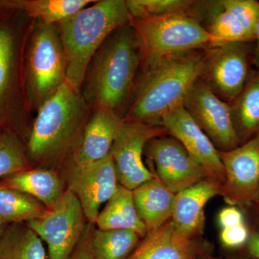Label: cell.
I'll return each mask as SVG.
<instances>
[{
	"instance_id": "6da1fadb",
	"label": "cell",
	"mask_w": 259,
	"mask_h": 259,
	"mask_svg": "<svg viewBox=\"0 0 259 259\" xmlns=\"http://www.w3.org/2000/svg\"><path fill=\"white\" fill-rule=\"evenodd\" d=\"M206 55L194 51L145 68L125 120L159 125L161 116L182 105L202 76Z\"/></svg>"
},
{
	"instance_id": "7a4b0ae2",
	"label": "cell",
	"mask_w": 259,
	"mask_h": 259,
	"mask_svg": "<svg viewBox=\"0 0 259 259\" xmlns=\"http://www.w3.org/2000/svg\"><path fill=\"white\" fill-rule=\"evenodd\" d=\"M141 61L139 37L134 25L127 24L112 33L94 56L85 75V96L97 108L117 112L128 97Z\"/></svg>"
},
{
	"instance_id": "3957f363",
	"label": "cell",
	"mask_w": 259,
	"mask_h": 259,
	"mask_svg": "<svg viewBox=\"0 0 259 259\" xmlns=\"http://www.w3.org/2000/svg\"><path fill=\"white\" fill-rule=\"evenodd\" d=\"M131 20L126 1L103 0L59 23L66 63L65 81L79 90L97 51L112 33Z\"/></svg>"
},
{
	"instance_id": "277c9868",
	"label": "cell",
	"mask_w": 259,
	"mask_h": 259,
	"mask_svg": "<svg viewBox=\"0 0 259 259\" xmlns=\"http://www.w3.org/2000/svg\"><path fill=\"white\" fill-rule=\"evenodd\" d=\"M86 105L79 90L64 81L42 103L26 146L30 161L54 160L69 147L82 122Z\"/></svg>"
},
{
	"instance_id": "5b68a950",
	"label": "cell",
	"mask_w": 259,
	"mask_h": 259,
	"mask_svg": "<svg viewBox=\"0 0 259 259\" xmlns=\"http://www.w3.org/2000/svg\"><path fill=\"white\" fill-rule=\"evenodd\" d=\"M133 21L145 68L168 58L214 48L209 32L190 14Z\"/></svg>"
},
{
	"instance_id": "8992f818",
	"label": "cell",
	"mask_w": 259,
	"mask_h": 259,
	"mask_svg": "<svg viewBox=\"0 0 259 259\" xmlns=\"http://www.w3.org/2000/svg\"><path fill=\"white\" fill-rule=\"evenodd\" d=\"M20 13L0 8V133L10 131L22 139L25 134L20 79L23 40L15 23Z\"/></svg>"
},
{
	"instance_id": "52a82bcc",
	"label": "cell",
	"mask_w": 259,
	"mask_h": 259,
	"mask_svg": "<svg viewBox=\"0 0 259 259\" xmlns=\"http://www.w3.org/2000/svg\"><path fill=\"white\" fill-rule=\"evenodd\" d=\"M86 221L79 200L66 189L57 203L26 223L47 243L49 259H69L82 238Z\"/></svg>"
},
{
	"instance_id": "ba28073f",
	"label": "cell",
	"mask_w": 259,
	"mask_h": 259,
	"mask_svg": "<svg viewBox=\"0 0 259 259\" xmlns=\"http://www.w3.org/2000/svg\"><path fill=\"white\" fill-rule=\"evenodd\" d=\"M191 11L190 15H204V28L212 37L214 48L255 40L259 16V2L256 0L196 2V5L194 2Z\"/></svg>"
},
{
	"instance_id": "9c48e42d",
	"label": "cell",
	"mask_w": 259,
	"mask_h": 259,
	"mask_svg": "<svg viewBox=\"0 0 259 259\" xmlns=\"http://www.w3.org/2000/svg\"><path fill=\"white\" fill-rule=\"evenodd\" d=\"M167 134L161 125L124 121L110 151L119 185L133 191L155 177L145 165L143 155L148 141Z\"/></svg>"
},
{
	"instance_id": "30bf717a",
	"label": "cell",
	"mask_w": 259,
	"mask_h": 259,
	"mask_svg": "<svg viewBox=\"0 0 259 259\" xmlns=\"http://www.w3.org/2000/svg\"><path fill=\"white\" fill-rule=\"evenodd\" d=\"M30 44L27 66L29 89L35 98L47 100L66 80L64 49L53 27L42 23Z\"/></svg>"
},
{
	"instance_id": "8fae6325",
	"label": "cell",
	"mask_w": 259,
	"mask_h": 259,
	"mask_svg": "<svg viewBox=\"0 0 259 259\" xmlns=\"http://www.w3.org/2000/svg\"><path fill=\"white\" fill-rule=\"evenodd\" d=\"M183 105L218 151H231L239 146L241 140L233 122L231 104L218 97L200 78L191 89Z\"/></svg>"
},
{
	"instance_id": "7c38bea8",
	"label": "cell",
	"mask_w": 259,
	"mask_h": 259,
	"mask_svg": "<svg viewBox=\"0 0 259 259\" xmlns=\"http://www.w3.org/2000/svg\"><path fill=\"white\" fill-rule=\"evenodd\" d=\"M63 180L66 189L79 200L90 224L95 223L102 204L111 198L120 185L110 153L93 163L81 165L72 163L65 172Z\"/></svg>"
},
{
	"instance_id": "4fadbf2b",
	"label": "cell",
	"mask_w": 259,
	"mask_h": 259,
	"mask_svg": "<svg viewBox=\"0 0 259 259\" xmlns=\"http://www.w3.org/2000/svg\"><path fill=\"white\" fill-rule=\"evenodd\" d=\"M225 170L221 195L231 205L257 203L259 191V132L228 151H220Z\"/></svg>"
},
{
	"instance_id": "5bb4252c",
	"label": "cell",
	"mask_w": 259,
	"mask_h": 259,
	"mask_svg": "<svg viewBox=\"0 0 259 259\" xmlns=\"http://www.w3.org/2000/svg\"><path fill=\"white\" fill-rule=\"evenodd\" d=\"M249 42H229L207 51L200 79L223 101L231 104L248 79Z\"/></svg>"
},
{
	"instance_id": "9a60e30c",
	"label": "cell",
	"mask_w": 259,
	"mask_h": 259,
	"mask_svg": "<svg viewBox=\"0 0 259 259\" xmlns=\"http://www.w3.org/2000/svg\"><path fill=\"white\" fill-rule=\"evenodd\" d=\"M145 150L154 163L156 177L175 194L207 179L202 166L172 136L153 138Z\"/></svg>"
},
{
	"instance_id": "2e32d148",
	"label": "cell",
	"mask_w": 259,
	"mask_h": 259,
	"mask_svg": "<svg viewBox=\"0 0 259 259\" xmlns=\"http://www.w3.org/2000/svg\"><path fill=\"white\" fill-rule=\"evenodd\" d=\"M159 123L202 166L207 179L223 185L225 170L219 151L186 110L183 104L162 115Z\"/></svg>"
},
{
	"instance_id": "e0dca14e",
	"label": "cell",
	"mask_w": 259,
	"mask_h": 259,
	"mask_svg": "<svg viewBox=\"0 0 259 259\" xmlns=\"http://www.w3.org/2000/svg\"><path fill=\"white\" fill-rule=\"evenodd\" d=\"M124 121L113 110L97 108L75 149L73 163L87 164L107 157Z\"/></svg>"
},
{
	"instance_id": "ac0fdd59",
	"label": "cell",
	"mask_w": 259,
	"mask_h": 259,
	"mask_svg": "<svg viewBox=\"0 0 259 259\" xmlns=\"http://www.w3.org/2000/svg\"><path fill=\"white\" fill-rule=\"evenodd\" d=\"M204 250L177 229L172 220L148 233L128 259H199Z\"/></svg>"
},
{
	"instance_id": "d6986e66",
	"label": "cell",
	"mask_w": 259,
	"mask_h": 259,
	"mask_svg": "<svg viewBox=\"0 0 259 259\" xmlns=\"http://www.w3.org/2000/svg\"><path fill=\"white\" fill-rule=\"evenodd\" d=\"M222 185L206 179L175 195L172 221L180 233L194 238L204 229V207L221 193Z\"/></svg>"
},
{
	"instance_id": "ffe728a7",
	"label": "cell",
	"mask_w": 259,
	"mask_h": 259,
	"mask_svg": "<svg viewBox=\"0 0 259 259\" xmlns=\"http://www.w3.org/2000/svg\"><path fill=\"white\" fill-rule=\"evenodd\" d=\"M136 209L147 229L156 231L172 218L175 195L155 176L133 190Z\"/></svg>"
},
{
	"instance_id": "44dd1931",
	"label": "cell",
	"mask_w": 259,
	"mask_h": 259,
	"mask_svg": "<svg viewBox=\"0 0 259 259\" xmlns=\"http://www.w3.org/2000/svg\"><path fill=\"white\" fill-rule=\"evenodd\" d=\"M0 184L31 196L47 208L57 203L66 190L62 177L47 168H32L19 172L1 179Z\"/></svg>"
},
{
	"instance_id": "7402d4cb",
	"label": "cell",
	"mask_w": 259,
	"mask_h": 259,
	"mask_svg": "<svg viewBox=\"0 0 259 259\" xmlns=\"http://www.w3.org/2000/svg\"><path fill=\"white\" fill-rule=\"evenodd\" d=\"M95 223L98 229L103 231L128 230L141 238L147 235L146 227L136 209L133 191L121 185L99 213Z\"/></svg>"
},
{
	"instance_id": "603a6c76",
	"label": "cell",
	"mask_w": 259,
	"mask_h": 259,
	"mask_svg": "<svg viewBox=\"0 0 259 259\" xmlns=\"http://www.w3.org/2000/svg\"><path fill=\"white\" fill-rule=\"evenodd\" d=\"M91 0H0V8L18 10L30 18L52 25L86 8Z\"/></svg>"
},
{
	"instance_id": "cb8c5ba5",
	"label": "cell",
	"mask_w": 259,
	"mask_h": 259,
	"mask_svg": "<svg viewBox=\"0 0 259 259\" xmlns=\"http://www.w3.org/2000/svg\"><path fill=\"white\" fill-rule=\"evenodd\" d=\"M0 259H47L42 241L26 223L5 227L0 237Z\"/></svg>"
},
{
	"instance_id": "d4e9b609",
	"label": "cell",
	"mask_w": 259,
	"mask_h": 259,
	"mask_svg": "<svg viewBox=\"0 0 259 259\" xmlns=\"http://www.w3.org/2000/svg\"><path fill=\"white\" fill-rule=\"evenodd\" d=\"M239 139H251L259 132V73L248 78L241 94L231 103Z\"/></svg>"
},
{
	"instance_id": "484cf974",
	"label": "cell",
	"mask_w": 259,
	"mask_h": 259,
	"mask_svg": "<svg viewBox=\"0 0 259 259\" xmlns=\"http://www.w3.org/2000/svg\"><path fill=\"white\" fill-rule=\"evenodd\" d=\"M141 237L128 230L97 228L90 232V249L93 259H128L139 245Z\"/></svg>"
},
{
	"instance_id": "4316f807",
	"label": "cell",
	"mask_w": 259,
	"mask_h": 259,
	"mask_svg": "<svg viewBox=\"0 0 259 259\" xmlns=\"http://www.w3.org/2000/svg\"><path fill=\"white\" fill-rule=\"evenodd\" d=\"M47 209L31 196L0 184V219L5 224L28 223L40 217Z\"/></svg>"
},
{
	"instance_id": "83f0119b",
	"label": "cell",
	"mask_w": 259,
	"mask_h": 259,
	"mask_svg": "<svg viewBox=\"0 0 259 259\" xmlns=\"http://www.w3.org/2000/svg\"><path fill=\"white\" fill-rule=\"evenodd\" d=\"M32 168L21 139L10 131L0 133V180Z\"/></svg>"
},
{
	"instance_id": "f1b7e54d",
	"label": "cell",
	"mask_w": 259,
	"mask_h": 259,
	"mask_svg": "<svg viewBox=\"0 0 259 259\" xmlns=\"http://www.w3.org/2000/svg\"><path fill=\"white\" fill-rule=\"evenodd\" d=\"M194 1L190 0H127L132 20L190 14Z\"/></svg>"
},
{
	"instance_id": "f546056e",
	"label": "cell",
	"mask_w": 259,
	"mask_h": 259,
	"mask_svg": "<svg viewBox=\"0 0 259 259\" xmlns=\"http://www.w3.org/2000/svg\"><path fill=\"white\" fill-rule=\"evenodd\" d=\"M249 230L244 224L222 228L220 239L224 246L230 248H239L245 244L249 239Z\"/></svg>"
},
{
	"instance_id": "4dcf8cb0",
	"label": "cell",
	"mask_w": 259,
	"mask_h": 259,
	"mask_svg": "<svg viewBox=\"0 0 259 259\" xmlns=\"http://www.w3.org/2000/svg\"><path fill=\"white\" fill-rule=\"evenodd\" d=\"M218 223L221 228H230L244 224L243 213L235 206L225 207L218 214Z\"/></svg>"
},
{
	"instance_id": "1f68e13d",
	"label": "cell",
	"mask_w": 259,
	"mask_h": 259,
	"mask_svg": "<svg viewBox=\"0 0 259 259\" xmlns=\"http://www.w3.org/2000/svg\"><path fill=\"white\" fill-rule=\"evenodd\" d=\"M82 238L69 259H93L90 249V226L86 227Z\"/></svg>"
},
{
	"instance_id": "d6a6232c",
	"label": "cell",
	"mask_w": 259,
	"mask_h": 259,
	"mask_svg": "<svg viewBox=\"0 0 259 259\" xmlns=\"http://www.w3.org/2000/svg\"><path fill=\"white\" fill-rule=\"evenodd\" d=\"M247 245L250 254L255 258L259 259V233L256 232L251 233L247 242Z\"/></svg>"
},
{
	"instance_id": "836d02e7",
	"label": "cell",
	"mask_w": 259,
	"mask_h": 259,
	"mask_svg": "<svg viewBox=\"0 0 259 259\" xmlns=\"http://www.w3.org/2000/svg\"><path fill=\"white\" fill-rule=\"evenodd\" d=\"M255 40L256 41V45L253 54V62L256 67L259 68V16L255 27Z\"/></svg>"
},
{
	"instance_id": "e575fe53",
	"label": "cell",
	"mask_w": 259,
	"mask_h": 259,
	"mask_svg": "<svg viewBox=\"0 0 259 259\" xmlns=\"http://www.w3.org/2000/svg\"><path fill=\"white\" fill-rule=\"evenodd\" d=\"M7 224H5L1 219H0V237H1L2 235H3V231H4L5 227H6Z\"/></svg>"
},
{
	"instance_id": "d590c367",
	"label": "cell",
	"mask_w": 259,
	"mask_h": 259,
	"mask_svg": "<svg viewBox=\"0 0 259 259\" xmlns=\"http://www.w3.org/2000/svg\"><path fill=\"white\" fill-rule=\"evenodd\" d=\"M199 259H217L212 258V257L209 256L208 254H207V253H204V254L202 255V256H201V258Z\"/></svg>"
},
{
	"instance_id": "8d00e7d4",
	"label": "cell",
	"mask_w": 259,
	"mask_h": 259,
	"mask_svg": "<svg viewBox=\"0 0 259 259\" xmlns=\"http://www.w3.org/2000/svg\"><path fill=\"white\" fill-rule=\"evenodd\" d=\"M256 204H258V205H259V191H258V201H257V203Z\"/></svg>"
}]
</instances>
